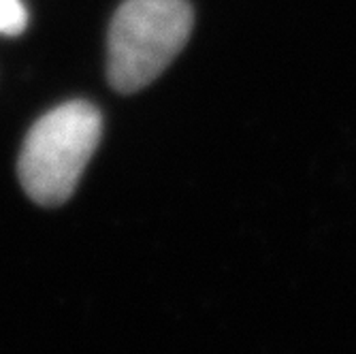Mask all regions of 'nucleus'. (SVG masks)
Listing matches in <instances>:
<instances>
[{
  "mask_svg": "<svg viewBox=\"0 0 356 354\" xmlns=\"http://www.w3.org/2000/svg\"><path fill=\"white\" fill-rule=\"evenodd\" d=\"M101 111L86 101L45 113L26 135L17 173L28 197L45 207L69 201L101 141Z\"/></svg>",
  "mask_w": 356,
  "mask_h": 354,
  "instance_id": "1",
  "label": "nucleus"
},
{
  "mask_svg": "<svg viewBox=\"0 0 356 354\" xmlns=\"http://www.w3.org/2000/svg\"><path fill=\"white\" fill-rule=\"evenodd\" d=\"M28 11L22 0H0V35L17 37L26 30Z\"/></svg>",
  "mask_w": 356,
  "mask_h": 354,
  "instance_id": "3",
  "label": "nucleus"
},
{
  "mask_svg": "<svg viewBox=\"0 0 356 354\" xmlns=\"http://www.w3.org/2000/svg\"><path fill=\"white\" fill-rule=\"evenodd\" d=\"M192 22L186 0H126L109 26L111 86L128 94L152 83L188 43Z\"/></svg>",
  "mask_w": 356,
  "mask_h": 354,
  "instance_id": "2",
  "label": "nucleus"
}]
</instances>
